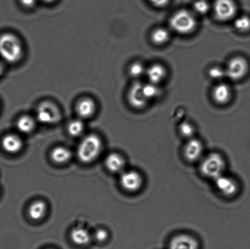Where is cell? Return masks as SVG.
<instances>
[{
    "mask_svg": "<svg viewBox=\"0 0 250 249\" xmlns=\"http://www.w3.org/2000/svg\"><path fill=\"white\" fill-rule=\"evenodd\" d=\"M23 56V43L16 34L4 33L0 35V57L2 60L9 64H16Z\"/></svg>",
    "mask_w": 250,
    "mask_h": 249,
    "instance_id": "cell-1",
    "label": "cell"
},
{
    "mask_svg": "<svg viewBox=\"0 0 250 249\" xmlns=\"http://www.w3.org/2000/svg\"><path fill=\"white\" fill-rule=\"evenodd\" d=\"M226 168V160L219 153L213 152L205 154L199 162L201 174L213 181L225 174Z\"/></svg>",
    "mask_w": 250,
    "mask_h": 249,
    "instance_id": "cell-2",
    "label": "cell"
},
{
    "mask_svg": "<svg viewBox=\"0 0 250 249\" xmlns=\"http://www.w3.org/2000/svg\"><path fill=\"white\" fill-rule=\"evenodd\" d=\"M102 150L101 138L95 134H90L83 139L78 146V159L83 163H92L99 157Z\"/></svg>",
    "mask_w": 250,
    "mask_h": 249,
    "instance_id": "cell-3",
    "label": "cell"
},
{
    "mask_svg": "<svg viewBox=\"0 0 250 249\" xmlns=\"http://www.w3.org/2000/svg\"><path fill=\"white\" fill-rule=\"evenodd\" d=\"M169 23L171 29L181 35L192 34L198 24L195 14L186 9H181L174 13Z\"/></svg>",
    "mask_w": 250,
    "mask_h": 249,
    "instance_id": "cell-4",
    "label": "cell"
},
{
    "mask_svg": "<svg viewBox=\"0 0 250 249\" xmlns=\"http://www.w3.org/2000/svg\"><path fill=\"white\" fill-rule=\"evenodd\" d=\"M61 113L58 105L51 101H44L38 105L36 119L43 124H53L60 120Z\"/></svg>",
    "mask_w": 250,
    "mask_h": 249,
    "instance_id": "cell-5",
    "label": "cell"
},
{
    "mask_svg": "<svg viewBox=\"0 0 250 249\" xmlns=\"http://www.w3.org/2000/svg\"><path fill=\"white\" fill-rule=\"evenodd\" d=\"M225 69L227 77L233 81H238L248 74L249 63L246 58L236 56L229 59Z\"/></svg>",
    "mask_w": 250,
    "mask_h": 249,
    "instance_id": "cell-6",
    "label": "cell"
},
{
    "mask_svg": "<svg viewBox=\"0 0 250 249\" xmlns=\"http://www.w3.org/2000/svg\"><path fill=\"white\" fill-rule=\"evenodd\" d=\"M213 12L218 21H229L237 17V6L234 0H215Z\"/></svg>",
    "mask_w": 250,
    "mask_h": 249,
    "instance_id": "cell-7",
    "label": "cell"
},
{
    "mask_svg": "<svg viewBox=\"0 0 250 249\" xmlns=\"http://www.w3.org/2000/svg\"><path fill=\"white\" fill-rule=\"evenodd\" d=\"M120 184L125 191L134 193L139 192L143 188L144 177L138 171L125 170L121 173Z\"/></svg>",
    "mask_w": 250,
    "mask_h": 249,
    "instance_id": "cell-8",
    "label": "cell"
},
{
    "mask_svg": "<svg viewBox=\"0 0 250 249\" xmlns=\"http://www.w3.org/2000/svg\"><path fill=\"white\" fill-rule=\"evenodd\" d=\"M183 155L188 162L199 163L205 155L204 144L196 136L188 140L183 146Z\"/></svg>",
    "mask_w": 250,
    "mask_h": 249,
    "instance_id": "cell-9",
    "label": "cell"
},
{
    "mask_svg": "<svg viewBox=\"0 0 250 249\" xmlns=\"http://www.w3.org/2000/svg\"><path fill=\"white\" fill-rule=\"evenodd\" d=\"M215 189L221 196L227 198L233 197L238 193V182L233 177L224 174L214 180Z\"/></svg>",
    "mask_w": 250,
    "mask_h": 249,
    "instance_id": "cell-10",
    "label": "cell"
},
{
    "mask_svg": "<svg viewBox=\"0 0 250 249\" xmlns=\"http://www.w3.org/2000/svg\"><path fill=\"white\" fill-rule=\"evenodd\" d=\"M127 99L132 108L141 110L146 108L149 104L143 92V83L136 81L129 87L127 94Z\"/></svg>",
    "mask_w": 250,
    "mask_h": 249,
    "instance_id": "cell-11",
    "label": "cell"
},
{
    "mask_svg": "<svg viewBox=\"0 0 250 249\" xmlns=\"http://www.w3.org/2000/svg\"><path fill=\"white\" fill-rule=\"evenodd\" d=\"M96 102L92 97L85 96L78 100L75 105V111L79 118H92L97 111Z\"/></svg>",
    "mask_w": 250,
    "mask_h": 249,
    "instance_id": "cell-12",
    "label": "cell"
},
{
    "mask_svg": "<svg viewBox=\"0 0 250 249\" xmlns=\"http://www.w3.org/2000/svg\"><path fill=\"white\" fill-rule=\"evenodd\" d=\"M197 239L188 233H180L174 236L169 243L168 249H198Z\"/></svg>",
    "mask_w": 250,
    "mask_h": 249,
    "instance_id": "cell-13",
    "label": "cell"
},
{
    "mask_svg": "<svg viewBox=\"0 0 250 249\" xmlns=\"http://www.w3.org/2000/svg\"><path fill=\"white\" fill-rule=\"evenodd\" d=\"M232 90L229 84L220 82L212 90V96L217 104L225 105L229 103L232 97Z\"/></svg>",
    "mask_w": 250,
    "mask_h": 249,
    "instance_id": "cell-14",
    "label": "cell"
},
{
    "mask_svg": "<svg viewBox=\"0 0 250 249\" xmlns=\"http://www.w3.org/2000/svg\"><path fill=\"white\" fill-rule=\"evenodd\" d=\"M167 72L165 67L161 63H156L146 68V75L148 82L159 85L165 80Z\"/></svg>",
    "mask_w": 250,
    "mask_h": 249,
    "instance_id": "cell-15",
    "label": "cell"
},
{
    "mask_svg": "<svg viewBox=\"0 0 250 249\" xmlns=\"http://www.w3.org/2000/svg\"><path fill=\"white\" fill-rule=\"evenodd\" d=\"M1 146L6 153L14 154L21 150L23 143L21 138L18 135L15 134H7L2 138Z\"/></svg>",
    "mask_w": 250,
    "mask_h": 249,
    "instance_id": "cell-16",
    "label": "cell"
},
{
    "mask_svg": "<svg viewBox=\"0 0 250 249\" xmlns=\"http://www.w3.org/2000/svg\"><path fill=\"white\" fill-rule=\"evenodd\" d=\"M105 165L110 172L121 174L125 170L126 161L120 153H111L105 159Z\"/></svg>",
    "mask_w": 250,
    "mask_h": 249,
    "instance_id": "cell-17",
    "label": "cell"
},
{
    "mask_svg": "<svg viewBox=\"0 0 250 249\" xmlns=\"http://www.w3.org/2000/svg\"><path fill=\"white\" fill-rule=\"evenodd\" d=\"M70 238L75 245L85 246L91 241V235L86 229L78 227L71 231Z\"/></svg>",
    "mask_w": 250,
    "mask_h": 249,
    "instance_id": "cell-18",
    "label": "cell"
},
{
    "mask_svg": "<svg viewBox=\"0 0 250 249\" xmlns=\"http://www.w3.org/2000/svg\"><path fill=\"white\" fill-rule=\"evenodd\" d=\"M46 211H47V206L45 202L42 200H37L29 207V216L33 220H41L45 216Z\"/></svg>",
    "mask_w": 250,
    "mask_h": 249,
    "instance_id": "cell-19",
    "label": "cell"
},
{
    "mask_svg": "<svg viewBox=\"0 0 250 249\" xmlns=\"http://www.w3.org/2000/svg\"><path fill=\"white\" fill-rule=\"evenodd\" d=\"M150 38L154 45L161 46L168 42L170 38V31L164 27H158L151 32Z\"/></svg>",
    "mask_w": 250,
    "mask_h": 249,
    "instance_id": "cell-20",
    "label": "cell"
},
{
    "mask_svg": "<svg viewBox=\"0 0 250 249\" xmlns=\"http://www.w3.org/2000/svg\"><path fill=\"white\" fill-rule=\"evenodd\" d=\"M36 123L35 119L33 116L24 115L17 119V129L22 134H29L35 129Z\"/></svg>",
    "mask_w": 250,
    "mask_h": 249,
    "instance_id": "cell-21",
    "label": "cell"
},
{
    "mask_svg": "<svg viewBox=\"0 0 250 249\" xmlns=\"http://www.w3.org/2000/svg\"><path fill=\"white\" fill-rule=\"evenodd\" d=\"M51 158L54 162L63 164L68 162L72 158V153L63 146H57L51 153Z\"/></svg>",
    "mask_w": 250,
    "mask_h": 249,
    "instance_id": "cell-22",
    "label": "cell"
},
{
    "mask_svg": "<svg viewBox=\"0 0 250 249\" xmlns=\"http://www.w3.org/2000/svg\"><path fill=\"white\" fill-rule=\"evenodd\" d=\"M143 92L149 102L156 99L161 95V90L159 85L152 84L149 82L146 84H143Z\"/></svg>",
    "mask_w": 250,
    "mask_h": 249,
    "instance_id": "cell-23",
    "label": "cell"
},
{
    "mask_svg": "<svg viewBox=\"0 0 250 249\" xmlns=\"http://www.w3.org/2000/svg\"><path fill=\"white\" fill-rule=\"evenodd\" d=\"M85 129V126L84 122L83 119L81 118H78L73 119L71 121L67 127V130L68 134L71 136H79L83 133Z\"/></svg>",
    "mask_w": 250,
    "mask_h": 249,
    "instance_id": "cell-24",
    "label": "cell"
},
{
    "mask_svg": "<svg viewBox=\"0 0 250 249\" xmlns=\"http://www.w3.org/2000/svg\"><path fill=\"white\" fill-rule=\"evenodd\" d=\"M234 26L240 33H248L250 31V17L247 15L236 17L234 19Z\"/></svg>",
    "mask_w": 250,
    "mask_h": 249,
    "instance_id": "cell-25",
    "label": "cell"
},
{
    "mask_svg": "<svg viewBox=\"0 0 250 249\" xmlns=\"http://www.w3.org/2000/svg\"><path fill=\"white\" fill-rule=\"evenodd\" d=\"M179 133L183 138L189 140L195 137L196 128L190 122H183L179 126Z\"/></svg>",
    "mask_w": 250,
    "mask_h": 249,
    "instance_id": "cell-26",
    "label": "cell"
},
{
    "mask_svg": "<svg viewBox=\"0 0 250 249\" xmlns=\"http://www.w3.org/2000/svg\"><path fill=\"white\" fill-rule=\"evenodd\" d=\"M146 68L145 67L143 63L139 62V61H136V62H132L129 65L128 68L129 75L132 78L138 79L142 76L146 75Z\"/></svg>",
    "mask_w": 250,
    "mask_h": 249,
    "instance_id": "cell-27",
    "label": "cell"
},
{
    "mask_svg": "<svg viewBox=\"0 0 250 249\" xmlns=\"http://www.w3.org/2000/svg\"><path fill=\"white\" fill-rule=\"evenodd\" d=\"M208 75L210 79L220 81L226 77V72L224 68L220 67V66H214L209 68L208 71Z\"/></svg>",
    "mask_w": 250,
    "mask_h": 249,
    "instance_id": "cell-28",
    "label": "cell"
},
{
    "mask_svg": "<svg viewBox=\"0 0 250 249\" xmlns=\"http://www.w3.org/2000/svg\"><path fill=\"white\" fill-rule=\"evenodd\" d=\"M210 6L207 0H197L193 4V9L196 13L205 15L210 11Z\"/></svg>",
    "mask_w": 250,
    "mask_h": 249,
    "instance_id": "cell-29",
    "label": "cell"
},
{
    "mask_svg": "<svg viewBox=\"0 0 250 249\" xmlns=\"http://www.w3.org/2000/svg\"><path fill=\"white\" fill-rule=\"evenodd\" d=\"M94 236L97 241H99L100 243H103L107 240L109 235L105 229H99L95 231Z\"/></svg>",
    "mask_w": 250,
    "mask_h": 249,
    "instance_id": "cell-30",
    "label": "cell"
},
{
    "mask_svg": "<svg viewBox=\"0 0 250 249\" xmlns=\"http://www.w3.org/2000/svg\"><path fill=\"white\" fill-rule=\"evenodd\" d=\"M38 0H19L20 4L24 9H31L36 6Z\"/></svg>",
    "mask_w": 250,
    "mask_h": 249,
    "instance_id": "cell-31",
    "label": "cell"
},
{
    "mask_svg": "<svg viewBox=\"0 0 250 249\" xmlns=\"http://www.w3.org/2000/svg\"><path fill=\"white\" fill-rule=\"evenodd\" d=\"M148 1L153 6L158 7V8H162V7L167 6L170 0H148Z\"/></svg>",
    "mask_w": 250,
    "mask_h": 249,
    "instance_id": "cell-32",
    "label": "cell"
},
{
    "mask_svg": "<svg viewBox=\"0 0 250 249\" xmlns=\"http://www.w3.org/2000/svg\"><path fill=\"white\" fill-rule=\"evenodd\" d=\"M4 72V67L3 63L0 61V77H1Z\"/></svg>",
    "mask_w": 250,
    "mask_h": 249,
    "instance_id": "cell-33",
    "label": "cell"
},
{
    "mask_svg": "<svg viewBox=\"0 0 250 249\" xmlns=\"http://www.w3.org/2000/svg\"><path fill=\"white\" fill-rule=\"evenodd\" d=\"M39 1L44 2V3L45 4H53L54 2L57 1V0H39Z\"/></svg>",
    "mask_w": 250,
    "mask_h": 249,
    "instance_id": "cell-34",
    "label": "cell"
}]
</instances>
